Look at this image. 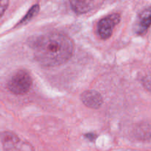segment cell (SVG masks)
Wrapping results in <instances>:
<instances>
[{
  "instance_id": "6da1fadb",
  "label": "cell",
  "mask_w": 151,
  "mask_h": 151,
  "mask_svg": "<svg viewBox=\"0 0 151 151\" xmlns=\"http://www.w3.org/2000/svg\"><path fill=\"white\" fill-rule=\"evenodd\" d=\"M34 56L40 64L47 67L67 62L74 52V42L68 35L50 32L40 36L34 44Z\"/></svg>"
},
{
  "instance_id": "7a4b0ae2",
  "label": "cell",
  "mask_w": 151,
  "mask_h": 151,
  "mask_svg": "<svg viewBox=\"0 0 151 151\" xmlns=\"http://www.w3.org/2000/svg\"><path fill=\"white\" fill-rule=\"evenodd\" d=\"M32 83V78L29 74L25 70H19L11 77L7 87L13 94L21 95L29 91Z\"/></svg>"
},
{
  "instance_id": "3957f363",
  "label": "cell",
  "mask_w": 151,
  "mask_h": 151,
  "mask_svg": "<svg viewBox=\"0 0 151 151\" xmlns=\"http://www.w3.org/2000/svg\"><path fill=\"white\" fill-rule=\"evenodd\" d=\"M0 139L5 151H34L29 143L23 141L12 132L5 131L1 133Z\"/></svg>"
},
{
  "instance_id": "277c9868",
  "label": "cell",
  "mask_w": 151,
  "mask_h": 151,
  "mask_svg": "<svg viewBox=\"0 0 151 151\" xmlns=\"http://www.w3.org/2000/svg\"><path fill=\"white\" fill-rule=\"evenodd\" d=\"M120 22V16L118 13L109 15L103 18L98 23V33L102 39H108L111 36L116 25Z\"/></svg>"
},
{
  "instance_id": "5b68a950",
  "label": "cell",
  "mask_w": 151,
  "mask_h": 151,
  "mask_svg": "<svg viewBox=\"0 0 151 151\" xmlns=\"http://www.w3.org/2000/svg\"><path fill=\"white\" fill-rule=\"evenodd\" d=\"M81 101L90 109H97L101 107L103 99L101 94L94 90H86L81 94Z\"/></svg>"
},
{
  "instance_id": "8992f818",
  "label": "cell",
  "mask_w": 151,
  "mask_h": 151,
  "mask_svg": "<svg viewBox=\"0 0 151 151\" xmlns=\"http://www.w3.org/2000/svg\"><path fill=\"white\" fill-rule=\"evenodd\" d=\"M151 25V7L143 10L136 22L134 31L137 35H143Z\"/></svg>"
},
{
  "instance_id": "52a82bcc",
  "label": "cell",
  "mask_w": 151,
  "mask_h": 151,
  "mask_svg": "<svg viewBox=\"0 0 151 151\" xmlns=\"http://www.w3.org/2000/svg\"><path fill=\"white\" fill-rule=\"evenodd\" d=\"M72 10L78 14L90 11L94 6V0H70Z\"/></svg>"
},
{
  "instance_id": "ba28073f",
  "label": "cell",
  "mask_w": 151,
  "mask_h": 151,
  "mask_svg": "<svg viewBox=\"0 0 151 151\" xmlns=\"http://www.w3.org/2000/svg\"><path fill=\"white\" fill-rule=\"evenodd\" d=\"M38 11H39V5H38V4H35V5L32 6V7L29 9V11L27 12V13L25 15L24 17L21 20V22H19V24H24L27 23V22H29L32 18L35 17V16L38 14Z\"/></svg>"
},
{
  "instance_id": "9c48e42d",
  "label": "cell",
  "mask_w": 151,
  "mask_h": 151,
  "mask_svg": "<svg viewBox=\"0 0 151 151\" xmlns=\"http://www.w3.org/2000/svg\"><path fill=\"white\" fill-rule=\"evenodd\" d=\"M9 4V0H0V18L4 15Z\"/></svg>"
},
{
  "instance_id": "30bf717a",
  "label": "cell",
  "mask_w": 151,
  "mask_h": 151,
  "mask_svg": "<svg viewBox=\"0 0 151 151\" xmlns=\"http://www.w3.org/2000/svg\"><path fill=\"white\" fill-rule=\"evenodd\" d=\"M143 84L147 89L151 91V75H147L143 80Z\"/></svg>"
},
{
  "instance_id": "8fae6325",
  "label": "cell",
  "mask_w": 151,
  "mask_h": 151,
  "mask_svg": "<svg viewBox=\"0 0 151 151\" xmlns=\"http://www.w3.org/2000/svg\"><path fill=\"white\" fill-rule=\"evenodd\" d=\"M86 137L90 139L91 141H94V139L97 137V136H95V134H86Z\"/></svg>"
}]
</instances>
